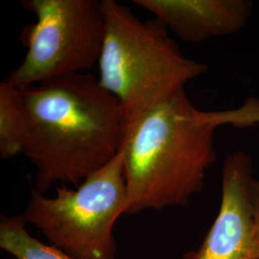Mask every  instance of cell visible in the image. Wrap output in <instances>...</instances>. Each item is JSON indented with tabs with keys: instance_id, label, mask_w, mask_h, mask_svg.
<instances>
[{
	"instance_id": "obj_1",
	"label": "cell",
	"mask_w": 259,
	"mask_h": 259,
	"mask_svg": "<svg viewBox=\"0 0 259 259\" xmlns=\"http://www.w3.org/2000/svg\"><path fill=\"white\" fill-rule=\"evenodd\" d=\"M21 92L29 119L23 155L36 168L38 193L58 184L78 186L120 152L124 110L98 77L67 75Z\"/></svg>"
},
{
	"instance_id": "obj_2",
	"label": "cell",
	"mask_w": 259,
	"mask_h": 259,
	"mask_svg": "<svg viewBox=\"0 0 259 259\" xmlns=\"http://www.w3.org/2000/svg\"><path fill=\"white\" fill-rule=\"evenodd\" d=\"M256 122L258 100L251 98L235 111H200L185 90L149 111L123 145L126 214L187 204L203 190L216 160L215 131L224 124Z\"/></svg>"
},
{
	"instance_id": "obj_3",
	"label": "cell",
	"mask_w": 259,
	"mask_h": 259,
	"mask_svg": "<svg viewBox=\"0 0 259 259\" xmlns=\"http://www.w3.org/2000/svg\"><path fill=\"white\" fill-rule=\"evenodd\" d=\"M102 4L106 34L98 79L122 105L128 137L145 114L185 90L208 66L185 57L158 19L142 21L115 0Z\"/></svg>"
},
{
	"instance_id": "obj_4",
	"label": "cell",
	"mask_w": 259,
	"mask_h": 259,
	"mask_svg": "<svg viewBox=\"0 0 259 259\" xmlns=\"http://www.w3.org/2000/svg\"><path fill=\"white\" fill-rule=\"evenodd\" d=\"M123 146L107 165L74 188L56 186L48 197L32 188L22 214L48 244L76 259H115V223L127 210Z\"/></svg>"
},
{
	"instance_id": "obj_5",
	"label": "cell",
	"mask_w": 259,
	"mask_h": 259,
	"mask_svg": "<svg viewBox=\"0 0 259 259\" xmlns=\"http://www.w3.org/2000/svg\"><path fill=\"white\" fill-rule=\"evenodd\" d=\"M21 5L37 20L22 32L27 51L7 82L23 91L98 65L106 34L102 1L23 0Z\"/></svg>"
},
{
	"instance_id": "obj_6",
	"label": "cell",
	"mask_w": 259,
	"mask_h": 259,
	"mask_svg": "<svg viewBox=\"0 0 259 259\" xmlns=\"http://www.w3.org/2000/svg\"><path fill=\"white\" fill-rule=\"evenodd\" d=\"M252 158L244 150L227 156L218 214L198 249L179 259H259L250 200Z\"/></svg>"
},
{
	"instance_id": "obj_7",
	"label": "cell",
	"mask_w": 259,
	"mask_h": 259,
	"mask_svg": "<svg viewBox=\"0 0 259 259\" xmlns=\"http://www.w3.org/2000/svg\"><path fill=\"white\" fill-rule=\"evenodd\" d=\"M134 3L187 44L237 33L253 11L249 0H134Z\"/></svg>"
},
{
	"instance_id": "obj_8",
	"label": "cell",
	"mask_w": 259,
	"mask_h": 259,
	"mask_svg": "<svg viewBox=\"0 0 259 259\" xmlns=\"http://www.w3.org/2000/svg\"><path fill=\"white\" fill-rule=\"evenodd\" d=\"M29 119L22 92L6 80L0 83V157L9 159L23 154Z\"/></svg>"
},
{
	"instance_id": "obj_9",
	"label": "cell",
	"mask_w": 259,
	"mask_h": 259,
	"mask_svg": "<svg viewBox=\"0 0 259 259\" xmlns=\"http://www.w3.org/2000/svg\"><path fill=\"white\" fill-rule=\"evenodd\" d=\"M22 215L0 216V249L14 259H76L34 237Z\"/></svg>"
},
{
	"instance_id": "obj_10",
	"label": "cell",
	"mask_w": 259,
	"mask_h": 259,
	"mask_svg": "<svg viewBox=\"0 0 259 259\" xmlns=\"http://www.w3.org/2000/svg\"><path fill=\"white\" fill-rule=\"evenodd\" d=\"M250 200L254 234L259 248V180L252 178L250 184Z\"/></svg>"
}]
</instances>
